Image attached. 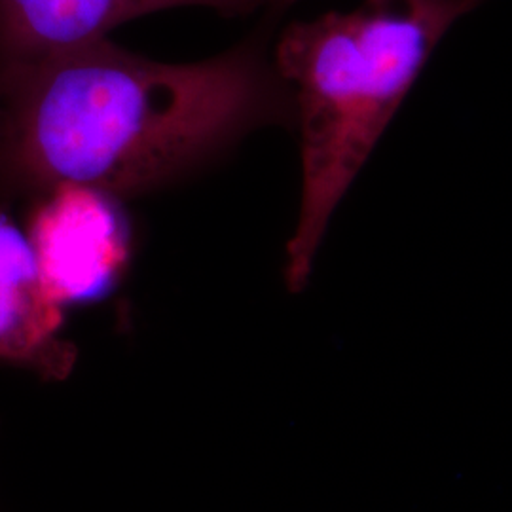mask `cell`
I'll return each instance as SVG.
<instances>
[{
	"mask_svg": "<svg viewBox=\"0 0 512 512\" xmlns=\"http://www.w3.org/2000/svg\"><path fill=\"white\" fill-rule=\"evenodd\" d=\"M272 124H294L293 95L260 38L196 63L95 40L0 74V200L147 192Z\"/></svg>",
	"mask_w": 512,
	"mask_h": 512,
	"instance_id": "1",
	"label": "cell"
},
{
	"mask_svg": "<svg viewBox=\"0 0 512 512\" xmlns=\"http://www.w3.org/2000/svg\"><path fill=\"white\" fill-rule=\"evenodd\" d=\"M486 0H363L289 25L274 65L289 86L302 192L285 283L302 293L330 219L365 167L429 57Z\"/></svg>",
	"mask_w": 512,
	"mask_h": 512,
	"instance_id": "2",
	"label": "cell"
},
{
	"mask_svg": "<svg viewBox=\"0 0 512 512\" xmlns=\"http://www.w3.org/2000/svg\"><path fill=\"white\" fill-rule=\"evenodd\" d=\"M27 236L63 308L107 298L131 258V224L120 198L92 186L59 184L37 196Z\"/></svg>",
	"mask_w": 512,
	"mask_h": 512,
	"instance_id": "3",
	"label": "cell"
},
{
	"mask_svg": "<svg viewBox=\"0 0 512 512\" xmlns=\"http://www.w3.org/2000/svg\"><path fill=\"white\" fill-rule=\"evenodd\" d=\"M270 0H0V74L109 38L110 31L154 12L211 8L247 16Z\"/></svg>",
	"mask_w": 512,
	"mask_h": 512,
	"instance_id": "4",
	"label": "cell"
},
{
	"mask_svg": "<svg viewBox=\"0 0 512 512\" xmlns=\"http://www.w3.org/2000/svg\"><path fill=\"white\" fill-rule=\"evenodd\" d=\"M63 325L65 308L48 289L29 236L0 207V361L65 380L78 351Z\"/></svg>",
	"mask_w": 512,
	"mask_h": 512,
	"instance_id": "5",
	"label": "cell"
},
{
	"mask_svg": "<svg viewBox=\"0 0 512 512\" xmlns=\"http://www.w3.org/2000/svg\"><path fill=\"white\" fill-rule=\"evenodd\" d=\"M294 2H298V0H270L268 8L275 12H281V10H287L289 6H293Z\"/></svg>",
	"mask_w": 512,
	"mask_h": 512,
	"instance_id": "6",
	"label": "cell"
}]
</instances>
